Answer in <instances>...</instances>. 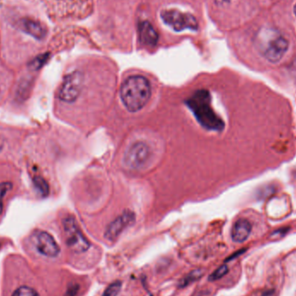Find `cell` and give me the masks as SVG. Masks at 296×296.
Masks as SVG:
<instances>
[{
    "mask_svg": "<svg viewBox=\"0 0 296 296\" xmlns=\"http://www.w3.org/2000/svg\"><path fill=\"white\" fill-rule=\"evenodd\" d=\"M252 226L247 219H240L235 223L231 230V237L236 243H244L247 240Z\"/></svg>",
    "mask_w": 296,
    "mask_h": 296,
    "instance_id": "obj_13",
    "label": "cell"
},
{
    "mask_svg": "<svg viewBox=\"0 0 296 296\" xmlns=\"http://www.w3.org/2000/svg\"><path fill=\"white\" fill-rule=\"evenodd\" d=\"M228 1H230V0H219V2H220V3H226V2H228Z\"/></svg>",
    "mask_w": 296,
    "mask_h": 296,
    "instance_id": "obj_23",
    "label": "cell"
},
{
    "mask_svg": "<svg viewBox=\"0 0 296 296\" xmlns=\"http://www.w3.org/2000/svg\"><path fill=\"white\" fill-rule=\"evenodd\" d=\"M12 188V184L11 182H3L0 184V214L3 210L4 197Z\"/></svg>",
    "mask_w": 296,
    "mask_h": 296,
    "instance_id": "obj_18",
    "label": "cell"
},
{
    "mask_svg": "<svg viewBox=\"0 0 296 296\" xmlns=\"http://www.w3.org/2000/svg\"><path fill=\"white\" fill-rule=\"evenodd\" d=\"M293 13H294V15H295L296 17V4L295 6H293Z\"/></svg>",
    "mask_w": 296,
    "mask_h": 296,
    "instance_id": "obj_24",
    "label": "cell"
},
{
    "mask_svg": "<svg viewBox=\"0 0 296 296\" xmlns=\"http://www.w3.org/2000/svg\"><path fill=\"white\" fill-rule=\"evenodd\" d=\"M64 236L69 249L75 253L86 252L90 247V243L80 230L77 222L73 217H67L63 221Z\"/></svg>",
    "mask_w": 296,
    "mask_h": 296,
    "instance_id": "obj_4",
    "label": "cell"
},
{
    "mask_svg": "<svg viewBox=\"0 0 296 296\" xmlns=\"http://www.w3.org/2000/svg\"><path fill=\"white\" fill-rule=\"evenodd\" d=\"M228 273V267L226 265H222L221 267H219L217 271H214L210 277L209 280L211 282L217 281V280L221 279L223 276H225Z\"/></svg>",
    "mask_w": 296,
    "mask_h": 296,
    "instance_id": "obj_20",
    "label": "cell"
},
{
    "mask_svg": "<svg viewBox=\"0 0 296 296\" xmlns=\"http://www.w3.org/2000/svg\"><path fill=\"white\" fill-rule=\"evenodd\" d=\"M139 35L141 43L147 46H155L158 43V33L147 21H142L139 24Z\"/></svg>",
    "mask_w": 296,
    "mask_h": 296,
    "instance_id": "obj_12",
    "label": "cell"
},
{
    "mask_svg": "<svg viewBox=\"0 0 296 296\" xmlns=\"http://www.w3.org/2000/svg\"><path fill=\"white\" fill-rule=\"evenodd\" d=\"M204 274V271L201 268L199 270H196V271H193L191 272L190 274H188L184 279L182 280V282H180V287H185L187 285L191 284L193 283V282H196L198 280L200 279L203 275Z\"/></svg>",
    "mask_w": 296,
    "mask_h": 296,
    "instance_id": "obj_15",
    "label": "cell"
},
{
    "mask_svg": "<svg viewBox=\"0 0 296 296\" xmlns=\"http://www.w3.org/2000/svg\"><path fill=\"white\" fill-rule=\"evenodd\" d=\"M54 12L59 16H84L90 12L93 0H49Z\"/></svg>",
    "mask_w": 296,
    "mask_h": 296,
    "instance_id": "obj_5",
    "label": "cell"
},
{
    "mask_svg": "<svg viewBox=\"0 0 296 296\" xmlns=\"http://www.w3.org/2000/svg\"><path fill=\"white\" fill-rule=\"evenodd\" d=\"M83 88V75L78 71L70 73L64 78L62 84L59 98L65 102H73L77 99Z\"/></svg>",
    "mask_w": 296,
    "mask_h": 296,
    "instance_id": "obj_8",
    "label": "cell"
},
{
    "mask_svg": "<svg viewBox=\"0 0 296 296\" xmlns=\"http://www.w3.org/2000/svg\"><path fill=\"white\" fill-rule=\"evenodd\" d=\"M48 58H49V54H43V55L39 56L38 58H35L34 60L32 61L30 64L31 69H34V70L40 69L41 67L46 63Z\"/></svg>",
    "mask_w": 296,
    "mask_h": 296,
    "instance_id": "obj_19",
    "label": "cell"
},
{
    "mask_svg": "<svg viewBox=\"0 0 296 296\" xmlns=\"http://www.w3.org/2000/svg\"><path fill=\"white\" fill-rule=\"evenodd\" d=\"M152 88L149 80L142 75H132L121 87V101L129 112H138L149 101Z\"/></svg>",
    "mask_w": 296,
    "mask_h": 296,
    "instance_id": "obj_1",
    "label": "cell"
},
{
    "mask_svg": "<svg viewBox=\"0 0 296 296\" xmlns=\"http://www.w3.org/2000/svg\"><path fill=\"white\" fill-rule=\"evenodd\" d=\"M12 296H40L38 294L37 291L34 290L33 288L23 286L19 288H17V290L15 291Z\"/></svg>",
    "mask_w": 296,
    "mask_h": 296,
    "instance_id": "obj_17",
    "label": "cell"
},
{
    "mask_svg": "<svg viewBox=\"0 0 296 296\" xmlns=\"http://www.w3.org/2000/svg\"><path fill=\"white\" fill-rule=\"evenodd\" d=\"M2 147H3V141L0 139V150L2 149Z\"/></svg>",
    "mask_w": 296,
    "mask_h": 296,
    "instance_id": "obj_22",
    "label": "cell"
},
{
    "mask_svg": "<svg viewBox=\"0 0 296 296\" xmlns=\"http://www.w3.org/2000/svg\"><path fill=\"white\" fill-rule=\"evenodd\" d=\"M150 148L144 142L137 141L131 145L125 152L123 157L124 166L128 169H141L149 159Z\"/></svg>",
    "mask_w": 296,
    "mask_h": 296,
    "instance_id": "obj_7",
    "label": "cell"
},
{
    "mask_svg": "<svg viewBox=\"0 0 296 296\" xmlns=\"http://www.w3.org/2000/svg\"><path fill=\"white\" fill-rule=\"evenodd\" d=\"M78 292V286H73L72 288L69 289L66 296H76V293Z\"/></svg>",
    "mask_w": 296,
    "mask_h": 296,
    "instance_id": "obj_21",
    "label": "cell"
},
{
    "mask_svg": "<svg viewBox=\"0 0 296 296\" xmlns=\"http://www.w3.org/2000/svg\"><path fill=\"white\" fill-rule=\"evenodd\" d=\"M122 283L121 281H115L106 287L102 293V296H117L121 292Z\"/></svg>",
    "mask_w": 296,
    "mask_h": 296,
    "instance_id": "obj_16",
    "label": "cell"
},
{
    "mask_svg": "<svg viewBox=\"0 0 296 296\" xmlns=\"http://www.w3.org/2000/svg\"><path fill=\"white\" fill-rule=\"evenodd\" d=\"M258 42L262 56L272 64L279 63L288 51V41L274 29L262 30L258 34Z\"/></svg>",
    "mask_w": 296,
    "mask_h": 296,
    "instance_id": "obj_3",
    "label": "cell"
},
{
    "mask_svg": "<svg viewBox=\"0 0 296 296\" xmlns=\"http://www.w3.org/2000/svg\"><path fill=\"white\" fill-rule=\"evenodd\" d=\"M33 181H34L35 186L38 189V192L41 193V195L43 196V197H46L49 194V184H48L46 180L43 177L35 175L34 178H33Z\"/></svg>",
    "mask_w": 296,
    "mask_h": 296,
    "instance_id": "obj_14",
    "label": "cell"
},
{
    "mask_svg": "<svg viewBox=\"0 0 296 296\" xmlns=\"http://www.w3.org/2000/svg\"><path fill=\"white\" fill-rule=\"evenodd\" d=\"M33 243L37 250L43 256L56 257L60 253V247L55 239L46 231L36 233L33 236Z\"/></svg>",
    "mask_w": 296,
    "mask_h": 296,
    "instance_id": "obj_10",
    "label": "cell"
},
{
    "mask_svg": "<svg viewBox=\"0 0 296 296\" xmlns=\"http://www.w3.org/2000/svg\"><path fill=\"white\" fill-rule=\"evenodd\" d=\"M187 106L193 112L202 127L211 131L224 129V123L211 106V99L209 91L200 89L187 99Z\"/></svg>",
    "mask_w": 296,
    "mask_h": 296,
    "instance_id": "obj_2",
    "label": "cell"
},
{
    "mask_svg": "<svg viewBox=\"0 0 296 296\" xmlns=\"http://www.w3.org/2000/svg\"><path fill=\"white\" fill-rule=\"evenodd\" d=\"M21 29L37 39H43L47 34L46 27L38 20L32 18H23L20 22Z\"/></svg>",
    "mask_w": 296,
    "mask_h": 296,
    "instance_id": "obj_11",
    "label": "cell"
},
{
    "mask_svg": "<svg viewBox=\"0 0 296 296\" xmlns=\"http://www.w3.org/2000/svg\"><path fill=\"white\" fill-rule=\"evenodd\" d=\"M136 222V214L131 210H125L121 216L111 222L105 231V238L109 241H115L121 233Z\"/></svg>",
    "mask_w": 296,
    "mask_h": 296,
    "instance_id": "obj_9",
    "label": "cell"
},
{
    "mask_svg": "<svg viewBox=\"0 0 296 296\" xmlns=\"http://www.w3.org/2000/svg\"><path fill=\"white\" fill-rule=\"evenodd\" d=\"M161 18L167 25L173 28L176 32L184 30L198 29V23L195 17L190 13H184L176 9H168L161 12Z\"/></svg>",
    "mask_w": 296,
    "mask_h": 296,
    "instance_id": "obj_6",
    "label": "cell"
}]
</instances>
